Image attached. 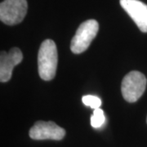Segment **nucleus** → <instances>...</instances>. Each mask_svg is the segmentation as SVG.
I'll return each instance as SVG.
<instances>
[{"instance_id": "nucleus-3", "label": "nucleus", "mask_w": 147, "mask_h": 147, "mask_svg": "<svg viewBox=\"0 0 147 147\" xmlns=\"http://www.w3.org/2000/svg\"><path fill=\"white\" fill-rule=\"evenodd\" d=\"M146 84L147 79L143 74L139 71H131L122 81L121 91L123 98L127 102H136L144 93Z\"/></svg>"}, {"instance_id": "nucleus-7", "label": "nucleus", "mask_w": 147, "mask_h": 147, "mask_svg": "<svg viewBox=\"0 0 147 147\" xmlns=\"http://www.w3.org/2000/svg\"><path fill=\"white\" fill-rule=\"evenodd\" d=\"M23 54L18 47L11 48L8 53L2 51L0 56V81L6 83L11 78L14 67L21 62Z\"/></svg>"}, {"instance_id": "nucleus-2", "label": "nucleus", "mask_w": 147, "mask_h": 147, "mask_svg": "<svg viewBox=\"0 0 147 147\" xmlns=\"http://www.w3.org/2000/svg\"><path fill=\"white\" fill-rule=\"evenodd\" d=\"M99 30V24L96 20H88L83 22L78 28L71 40L70 49L74 54L86 51L94 39Z\"/></svg>"}, {"instance_id": "nucleus-10", "label": "nucleus", "mask_w": 147, "mask_h": 147, "mask_svg": "<svg viewBox=\"0 0 147 147\" xmlns=\"http://www.w3.org/2000/svg\"><path fill=\"white\" fill-rule=\"evenodd\" d=\"M146 122H147V119H146Z\"/></svg>"}, {"instance_id": "nucleus-4", "label": "nucleus", "mask_w": 147, "mask_h": 147, "mask_svg": "<svg viewBox=\"0 0 147 147\" xmlns=\"http://www.w3.org/2000/svg\"><path fill=\"white\" fill-rule=\"evenodd\" d=\"M26 0H4L0 4V20L6 25L21 23L27 13Z\"/></svg>"}, {"instance_id": "nucleus-5", "label": "nucleus", "mask_w": 147, "mask_h": 147, "mask_svg": "<svg viewBox=\"0 0 147 147\" xmlns=\"http://www.w3.org/2000/svg\"><path fill=\"white\" fill-rule=\"evenodd\" d=\"M65 135V129L52 121H38L30 130V137L34 140L60 141Z\"/></svg>"}, {"instance_id": "nucleus-9", "label": "nucleus", "mask_w": 147, "mask_h": 147, "mask_svg": "<svg viewBox=\"0 0 147 147\" xmlns=\"http://www.w3.org/2000/svg\"><path fill=\"white\" fill-rule=\"evenodd\" d=\"M82 101L84 105L87 106H89L92 109L96 110L100 108V105L102 104V101L100 100V97L93 96V95H86L84 96L82 98Z\"/></svg>"}, {"instance_id": "nucleus-6", "label": "nucleus", "mask_w": 147, "mask_h": 147, "mask_svg": "<svg viewBox=\"0 0 147 147\" xmlns=\"http://www.w3.org/2000/svg\"><path fill=\"white\" fill-rule=\"evenodd\" d=\"M121 7L124 9L139 30L147 33V5L139 0H120Z\"/></svg>"}, {"instance_id": "nucleus-1", "label": "nucleus", "mask_w": 147, "mask_h": 147, "mask_svg": "<svg viewBox=\"0 0 147 147\" xmlns=\"http://www.w3.org/2000/svg\"><path fill=\"white\" fill-rule=\"evenodd\" d=\"M57 61L56 43L52 39L44 40L38 53V70L40 78L45 81L52 80L56 75Z\"/></svg>"}, {"instance_id": "nucleus-8", "label": "nucleus", "mask_w": 147, "mask_h": 147, "mask_svg": "<svg viewBox=\"0 0 147 147\" xmlns=\"http://www.w3.org/2000/svg\"><path fill=\"white\" fill-rule=\"evenodd\" d=\"M105 121V117L104 111L100 108L96 109L93 111L92 115L91 116V125L94 128H99L104 124Z\"/></svg>"}]
</instances>
